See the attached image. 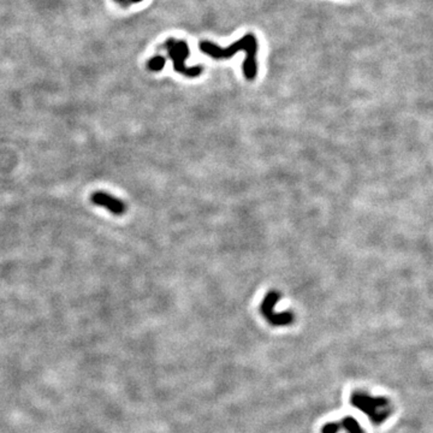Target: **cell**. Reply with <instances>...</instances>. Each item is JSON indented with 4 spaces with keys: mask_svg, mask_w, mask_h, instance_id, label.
Segmentation results:
<instances>
[{
    "mask_svg": "<svg viewBox=\"0 0 433 433\" xmlns=\"http://www.w3.org/2000/svg\"><path fill=\"white\" fill-rule=\"evenodd\" d=\"M200 51L202 53L210 55L215 59H227L231 58L238 52H246V60L243 63V72L247 80L252 81L255 79L258 71L257 66V52L258 41L254 35L247 34L242 39L227 47H220L210 41L200 43Z\"/></svg>",
    "mask_w": 433,
    "mask_h": 433,
    "instance_id": "cell-1",
    "label": "cell"
},
{
    "mask_svg": "<svg viewBox=\"0 0 433 433\" xmlns=\"http://www.w3.org/2000/svg\"><path fill=\"white\" fill-rule=\"evenodd\" d=\"M350 402L352 407L365 413L374 425L382 424L390 415V402L385 397H372L362 392H354Z\"/></svg>",
    "mask_w": 433,
    "mask_h": 433,
    "instance_id": "cell-2",
    "label": "cell"
},
{
    "mask_svg": "<svg viewBox=\"0 0 433 433\" xmlns=\"http://www.w3.org/2000/svg\"><path fill=\"white\" fill-rule=\"evenodd\" d=\"M165 47L169 52V57L171 58L172 63H173V69L177 72L185 75L188 77H198L204 70L201 65H185V59L189 55V47H188V43L185 41H178L171 38L166 40Z\"/></svg>",
    "mask_w": 433,
    "mask_h": 433,
    "instance_id": "cell-3",
    "label": "cell"
},
{
    "mask_svg": "<svg viewBox=\"0 0 433 433\" xmlns=\"http://www.w3.org/2000/svg\"><path fill=\"white\" fill-rule=\"evenodd\" d=\"M279 300V294L276 291H271L266 295L265 300H263L261 307L262 315L265 316L266 320L268 323L274 325V326H283V325H289L294 321V315L291 313H274L273 307L274 304L278 302Z\"/></svg>",
    "mask_w": 433,
    "mask_h": 433,
    "instance_id": "cell-4",
    "label": "cell"
},
{
    "mask_svg": "<svg viewBox=\"0 0 433 433\" xmlns=\"http://www.w3.org/2000/svg\"><path fill=\"white\" fill-rule=\"evenodd\" d=\"M91 202L98 206L107 208L113 215L121 216L123 215L126 211V205L123 204L122 200H119L115 196L110 195V194L105 193V191H96L91 195Z\"/></svg>",
    "mask_w": 433,
    "mask_h": 433,
    "instance_id": "cell-5",
    "label": "cell"
},
{
    "mask_svg": "<svg viewBox=\"0 0 433 433\" xmlns=\"http://www.w3.org/2000/svg\"><path fill=\"white\" fill-rule=\"evenodd\" d=\"M342 427L349 433H365V431L361 429L360 424L351 416H346V418L343 419Z\"/></svg>",
    "mask_w": 433,
    "mask_h": 433,
    "instance_id": "cell-6",
    "label": "cell"
},
{
    "mask_svg": "<svg viewBox=\"0 0 433 433\" xmlns=\"http://www.w3.org/2000/svg\"><path fill=\"white\" fill-rule=\"evenodd\" d=\"M166 59L162 55H155V57H152L151 59L148 60V64H147V66H148V69L151 71H160L163 70V68L165 66Z\"/></svg>",
    "mask_w": 433,
    "mask_h": 433,
    "instance_id": "cell-7",
    "label": "cell"
},
{
    "mask_svg": "<svg viewBox=\"0 0 433 433\" xmlns=\"http://www.w3.org/2000/svg\"><path fill=\"white\" fill-rule=\"evenodd\" d=\"M341 425L338 423H329L325 424L321 429V433H337L340 431Z\"/></svg>",
    "mask_w": 433,
    "mask_h": 433,
    "instance_id": "cell-8",
    "label": "cell"
},
{
    "mask_svg": "<svg viewBox=\"0 0 433 433\" xmlns=\"http://www.w3.org/2000/svg\"><path fill=\"white\" fill-rule=\"evenodd\" d=\"M115 1H117V2H119V4L121 5H123V6H127L128 4H129L130 1H128V0H115Z\"/></svg>",
    "mask_w": 433,
    "mask_h": 433,
    "instance_id": "cell-9",
    "label": "cell"
},
{
    "mask_svg": "<svg viewBox=\"0 0 433 433\" xmlns=\"http://www.w3.org/2000/svg\"><path fill=\"white\" fill-rule=\"evenodd\" d=\"M130 2H141L142 1V0H129Z\"/></svg>",
    "mask_w": 433,
    "mask_h": 433,
    "instance_id": "cell-10",
    "label": "cell"
}]
</instances>
